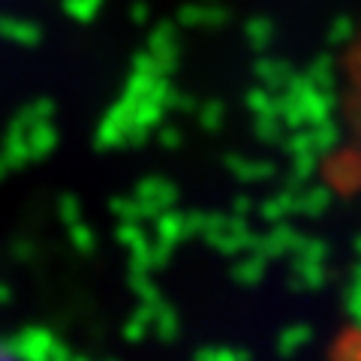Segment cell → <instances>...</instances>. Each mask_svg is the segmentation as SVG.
I'll return each mask as SVG.
<instances>
[{"mask_svg":"<svg viewBox=\"0 0 361 361\" xmlns=\"http://www.w3.org/2000/svg\"><path fill=\"white\" fill-rule=\"evenodd\" d=\"M341 118H343V172L361 180V25L343 54V82H341Z\"/></svg>","mask_w":361,"mask_h":361,"instance_id":"1","label":"cell"}]
</instances>
